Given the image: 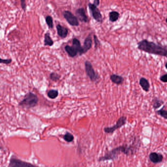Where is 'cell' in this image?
<instances>
[{
  "mask_svg": "<svg viewBox=\"0 0 167 167\" xmlns=\"http://www.w3.org/2000/svg\"><path fill=\"white\" fill-rule=\"evenodd\" d=\"M137 48L139 50L149 54H155L161 57H167V50L166 47L157 44L147 39H143L137 43Z\"/></svg>",
  "mask_w": 167,
  "mask_h": 167,
  "instance_id": "6da1fadb",
  "label": "cell"
},
{
  "mask_svg": "<svg viewBox=\"0 0 167 167\" xmlns=\"http://www.w3.org/2000/svg\"><path fill=\"white\" fill-rule=\"evenodd\" d=\"M136 149L135 147L132 146L123 145L115 148L111 151H108L104 156L100 157L99 161H105L106 160H114L117 159L120 154L123 153L127 155H133L135 152Z\"/></svg>",
  "mask_w": 167,
  "mask_h": 167,
  "instance_id": "7a4b0ae2",
  "label": "cell"
},
{
  "mask_svg": "<svg viewBox=\"0 0 167 167\" xmlns=\"http://www.w3.org/2000/svg\"><path fill=\"white\" fill-rule=\"evenodd\" d=\"M38 101L39 99L37 95L29 92L25 96L23 100L19 103V106L28 109L33 108L37 106Z\"/></svg>",
  "mask_w": 167,
  "mask_h": 167,
  "instance_id": "3957f363",
  "label": "cell"
},
{
  "mask_svg": "<svg viewBox=\"0 0 167 167\" xmlns=\"http://www.w3.org/2000/svg\"><path fill=\"white\" fill-rule=\"evenodd\" d=\"M85 70L86 74L92 82H95L99 79V75L96 72L92 63L89 61L85 62Z\"/></svg>",
  "mask_w": 167,
  "mask_h": 167,
  "instance_id": "277c9868",
  "label": "cell"
},
{
  "mask_svg": "<svg viewBox=\"0 0 167 167\" xmlns=\"http://www.w3.org/2000/svg\"><path fill=\"white\" fill-rule=\"evenodd\" d=\"M88 6L90 12L92 14V17L94 18L95 20L100 24L103 23V17L101 11L98 9V7L91 3H88Z\"/></svg>",
  "mask_w": 167,
  "mask_h": 167,
  "instance_id": "5b68a950",
  "label": "cell"
},
{
  "mask_svg": "<svg viewBox=\"0 0 167 167\" xmlns=\"http://www.w3.org/2000/svg\"><path fill=\"white\" fill-rule=\"evenodd\" d=\"M127 117L124 116H122L119 119L117 123L114 126L111 127H106L104 128V131L106 133L112 134L116 130L121 128V127L124 126L127 122Z\"/></svg>",
  "mask_w": 167,
  "mask_h": 167,
  "instance_id": "8992f818",
  "label": "cell"
},
{
  "mask_svg": "<svg viewBox=\"0 0 167 167\" xmlns=\"http://www.w3.org/2000/svg\"><path fill=\"white\" fill-rule=\"evenodd\" d=\"M63 17L70 25L73 26H79V21L75 15L69 10H65L63 12Z\"/></svg>",
  "mask_w": 167,
  "mask_h": 167,
  "instance_id": "52a82bcc",
  "label": "cell"
},
{
  "mask_svg": "<svg viewBox=\"0 0 167 167\" xmlns=\"http://www.w3.org/2000/svg\"><path fill=\"white\" fill-rule=\"evenodd\" d=\"M9 167H37L32 164L24 162L15 157H12L10 160Z\"/></svg>",
  "mask_w": 167,
  "mask_h": 167,
  "instance_id": "ba28073f",
  "label": "cell"
},
{
  "mask_svg": "<svg viewBox=\"0 0 167 167\" xmlns=\"http://www.w3.org/2000/svg\"><path fill=\"white\" fill-rule=\"evenodd\" d=\"M75 16L77 17L78 21L83 23H88V17L86 14L84 8H80L77 9L75 12Z\"/></svg>",
  "mask_w": 167,
  "mask_h": 167,
  "instance_id": "9c48e42d",
  "label": "cell"
},
{
  "mask_svg": "<svg viewBox=\"0 0 167 167\" xmlns=\"http://www.w3.org/2000/svg\"><path fill=\"white\" fill-rule=\"evenodd\" d=\"M93 40H92V37L90 34L86 37L83 42V45L82 46L83 49V54H85L87 52L89 51L92 47Z\"/></svg>",
  "mask_w": 167,
  "mask_h": 167,
  "instance_id": "30bf717a",
  "label": "cell"
},
{
  "mask_svg": "<svg viewBox=\"0 0 167 167\" xmlns=\"http://www.w3.org/2000/svg\"><path fill=\"white\" fill-rule=\"evenodd\" d=\"M149 158L151 162H152L153 163H159L163 161V156L161 153L151 152L150 153Z\"/></svg>",
  "mask_w": 167,
  "mask_h": 167,
  "instance_id": "8fae6325",
  "label": "cell"
},
{
  "mask_svg": "<svg viewBox=\"0 0 167 167\" xmlns=\"http://www.w3.org/2000/svg\"><path fill=\"white\" fill-rule=\"evenodd\" d=\"M72 47L75 49V50L77 51L78 54L80 56L84 54L82 47L81 45V42L76 38H74L73 39Z\"/></svg>",
  "mask_w": 167,
  "mask_h": 167,
  "instance_id": "7c38bea8",
  "label": "cell"
},
{
  "mask_svg": "<svg viewBox=\"0 0 167 167\" xmlns=\"http://www.w3.org/2000/svg\"><path fill=\"white\" fill-rule=\"evenodd\" d=\"M57 30V33L58 36L60 37L62 39L65 38L68 34L69 30L67 28L62 26L60 24H58L56 26Z\"/></svg>",
  "mask_w": 167,
  "mask_h": 167,
  "instance_id": "4fadbf2b",
  "label": "cell"
},
{
  "mask_svg": "<svg viewBox=\"0 0 167 167\" xmlns=\"http://www.w3.org/2000/svg\"><path fill=\"white\" fill-rule=\"evenodd\" d=\"M139 84L144 91L146 92H149L151 85H150V82L147 78H144V77H142L140 79Z\"/></svg>",
  "mask_w": 167,
  "mask_h": 167,
  "instance_id": "5bb4252c",
  "label": "cell"
},
{
  "mask_svg": "<svg viewBox=\"0 0 167 167\" xmlns=\"http://www.w3.org/2000/svg\"><path fill=\"white\" fill-rule=\"evenodd\" d=\"M110 79L112 82L117 85H121L124 82V78L123 77L116 74L111 75L110 77Z\"/></svg>",
  "mask_w": 167,
  "mask_h": 167,
  "instance_id": "9a60e30c",
  "label": "cell"
},
{
  "mask_svg": "<svg viewBox=\"0 0 167 167\" xmlns=\"http://www.w3.org/2000/svg\"><path fill=\"white\" fill-rule=\"evenodd\" d=\"M66 52L67 53L68 56L70 57L74 58L78 54L75 49L73 47L69 45H66L64 47Z\"/></svg>",
  "mask_w": 167,
  "mask_h": 167,
  "instance_id": "2e32d148",
  "label": "cell"
},
{
  "mask_svg": "<svg viewBox=\"0 0 167 167\" xmlns=\"http://www.w3.org/2000/svg\"><path fill=\"white\" fill-rule=\"evenodd\" d=\"M44 45L50 47L52 46L54 44V42L50 37V33H46L44 35Z\"/></svg>",
  "mask_w": 167,
  "mask_h": 167,
  "instance_id": "e0dca14e",
  "label": "cell"
},
{
  "mask_svg": "<svg viewBox=\"0 0 167 167\" xmlns=\"http://www.w3.org/2000/svg\"><path fill=\"white\" fill-rule=\"evenodd\" d=\"M119 13L115 10L111 11L109 13V20L112 23L117 21L119 18Z\"/></svg>",
  "mask_w": 167,
  "mask_h": 167,
  "instance_id": "ac0fdd59",
  "label": "cell"
},
{
  "mask_svg": "<svg viewBox=\"0 0 167 167\" xmlns=\"http://www.w3.org/2000/svg\"><path fill=\"white\" fill-rule=\"evenodd\" d=\"M164 103V102L162 101V99H159L157 97H155L152 101V106L155 110H156L160 108Z\"/></svg>",
  "mask_w": 167,
  "mask_h": 167,
  "instance_id": "d6986e66",
  "label": "cell"
},
{
  "mask_svg": "<svg viewBox=\"0 0 167 167\" xmlns=\"http://www.w3.org/2000/svg\"><path fill=\"white\" fill-rule=\"evenodd\" d=\"M59 92L57 90L52 89L48 91L47 96L49 98L51 99H55L58 97Z\"/></svg>",
  "mask_w": 167,
  "mask_h": 167,
  "instance_id": "ffe728a7",
  "label": "cell"
},
{
  "mask_svg": "<svg viewBox=\"0 0 167 167\" xmlns=\"http://www.w3.org/2000/svg\"><path fill=\"white\" fill-rule=\"evenodd\" d=\"M63 139L65 141L68 143H71L73 142L74 139V136L70 132H66L65 134L63 136Z\"/></svg>",
  "mask_w": 167,
  "mask_h": 167,
  "instance_id": "44dd1931",
  "label": "cell"
},
{
  "mask_svg": "<svg viewBox=\"0 0 167 167\" xmlns=\"http://www.w3.org/2000/svg\"><path fill=\"white\" fill-rule=\"evenodd\" d=\"M45 20L47 25L48 26L49 29H53L54 27L53 18L50 15H48L46 17Z\"/></svg>",
  "mask_w": 167,
  "mask_h": 167,
  "instance_id": "7402d4cb",
  "label": "cell"
},
{
  "mask_svg": "<svg viewBox=\"0 0 167 167\" xmlns=\"http://www.w3.org/2000/svg\"><path fill=\"white\" fill-rule=\"evenodd\" d=\"M165 106H164L163 108H161V110L156 111V113L159 115L161 116V117H163L165 119H167V111L166 110H164V107Z\"/></svg>",
  "mask_w": 167,
  "mask_h": 167,
  "instance_id": "603a6c76",
  "label": "cell"
},
{
  "mask_svg": "<svg viewBox=\"0 0 167 167\" xmlns=\"http://www.w3.org/2000/svg\"><path fill=\"white\" fill-rule=\"evenodd\" d=\"M50 79L52 81L57 82L61 78V75L58 74L57 73L53 72V73L50 74Z\"/></svg>",
  "mask_w": 167,
  "mask_h": 167,
  "instance_id": "cb8c5ba5",
  "label": "cell"
},
{
  "mask_svg": "<svg viewBox=\"0 0 167 167\" xmlns=\"http://www.w3.org/2000/svg\"><path fill=\"white\" fill-rule=\"evenodd\" d=\"M93 39L94 41L95 49V50H97L99 48V47L101 45V42L99 41V39L98 38L97 35L95 34L93 35Z\"/></svg>",
  "mask_w": 167,
  "mask_h": 167,
  "instance_id": "d4e9b609",
  "label": "cell"
},
{
  "mask_svg": "<svg viewBox=\"0 0 167 167\" xmlns=\"http://www.w3.org/2000/svg\"><path fill=\"white\" fill-rule=\"evenodd\" d=\"M12 60L11 59H2L1 58H0V63L5 64H9L12 63Z\"/></svg>",
  "mask_w": 167,
  "mask_h": 167,
  "instance_id": "484cf974",
  "label": "cell"
},
{
  "mask_svg": "<svg viewBox=\"0 0 167 167\" xmlns=\"http://www.w3.org/2000/svg\"><path fill=\"white\" fill-rule=\"evenodd\" d=\"M21 6L22 9L24 10V12H25L26 9V1L25 0H21Z\"/></svg>",
  "mask_w": 167,
  "mask_h": 167,
  "instance_id": "4316f807",
  "label": "cell"
},
{
  "mask_svg": "<svg viewBox=\"0 0 167 167\" xmlns=\"http://www.w3.org/2000/svg\"><path fill=\"white\" fill-rule=\"evenodd\" d=\"M160 80L161 82H164V83L167 82V74H165L164 75H162V76H161L160 78Z\"/></svg>",
  "mask_w": 167,
  "mask_h": 167,
  "instance_id": "83f0119b",
  "label": "cell"
},
{
  "mask_svg": "<svg viewBox=\"0 0 167 167\" xmlns=\"http://www.w3.org/2000/svg\"><path fill=\"white\" fill-rule=\"evenodd\" d=\"M93 4H94L95 6L98 7V6L99 5V4H100V1H99V0H94V2H93Z\"/></svg>",
  "mask_w": 167,
  "mask_h": 167,
  "instance_id": "f1b7e54d",
  "label": "cell"
},
{
  "mask_svg": "<svg viewBox=\"0 0 167 167\" xmlns=\"http://www.w3.org/2000/svg\"><path fill=\"white\" fill-rule=\"evenodd\" d=\"M167 62H166V63H165V68H166V69H167Z\"/></svg>",
  "mask_w": 167,
  "mask_h": 167,
  "instance_id": "f546056e",
  "label": "cell"
},
{
  "mask_svg": "<svg viewBox=\"0 0 167 167\" xmlns=\"http://www.w3.org/2000/svg\"><path fill=\"white\" fill-rule=\"evenodd\" d=\"M1 148H2L1 147H0V149H1Z\"/></svg>",
  "mask_w": 167,
  "mask_h": 167,
  "instance_id": "4dcf8cb0",
  "label": "cell"
},
{
  "mask_svg": "<svg viewBox=\"0 0 167 167\" xmlns=\"http://www.w3.org/2000/svg\"></svg>",
  "mask_w": 167,
  "mask_h": 167,
  "instance_id": "1f68e13d",
  "label": "cell"
}]
</instances>
